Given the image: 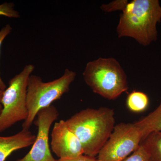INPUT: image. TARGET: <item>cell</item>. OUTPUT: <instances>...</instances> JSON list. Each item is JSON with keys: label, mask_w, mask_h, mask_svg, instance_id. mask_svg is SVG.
<instances>
[{"label": "cell", "mask_w": 161, "mask_h": 161, "mask_svg": "<svg viewBox=\"0 0 161 161\" xmlns=\"http://www.w3.org/2000/svg\"><path fill=\"white\" fill-rule=\"evenodd\" d=\"M114 110L106 107L81 110L65 122L78 137L84 154L96 157L115 126Z\"/></svg>", "instance_id": "6da1fadb"}, {"label": "cell", "mask_w": 161, "mask_h": 161, "mask_svg": "<svg viewBox=\"0 0 161 161\" xmlns=\"http://www.w3.org/2000/svg\"><path fill=\"white\" fill-rule=\"evenodd\" d=\"M122 12L117 27L119 38H133L145 46L156 41L157 24L161 21L158 0H133Z\"/></svg>", "instance_id": "7a4b0ae2"}, {"label": "cell", "mask_w": 161, "mask_h": 161, "mask_svg": "<svg viewBox=\"0 0 161 161\" xmlns=\"http://www.w3.org/2000/svg\"><path fill=\"white\" fill-rule=\"evenodd\" d=\"M84 79L94 93L113 100L128 90L126 75L113 58H99L87 64Z\"/></svg>", "instance_id": "3957f363"}, {"label": "cell", "mask_w": 161, "mask_h": 161, "mask_svg": "<svg viewBox=\"0 0 161 161\" xmlns=\"http://www.w3.org/2000/svg\"><path fill=\"white\" fill-rule=\"evenodd\" d=\"M76 77V73L68 69L60 78L48 82H44L37 75H31L26 98L28 117L22 125L23 130H29L39 111L51 105L53 102L68 92Z\"/></svg>", "instance_id": "277c9868"}, {"label": "cell", "mask_w": 161, "mask_h": 161, "mask_svg": "<svg viewBox=\"0 0 161 161\" xmlns=\"http://www.w3.org/2000/svg\"><path fill=\"white\" fill-rule=\"evenodd\" d=\"M35 69L34 65L27 64L9 80L8 86L3 92L0 115V133L28 117L26 98L28 79Z\"/></svg>", "instance_id": "5b68a950"}, {"label": "cell", "mask_w": 161, "mask_h": 161, "mask_svg": "<svg viewBox=\"0 0 161 161\" xmlns=\"http://www.w3.org/2000/svg\"><path fill=\"white\" fill-rule=\"evenodd\" d=\"M142 133L135 123L115 125L98 156V161H122L138 149Z\"/></svg>", "instance_id": "8992f818"}, {"label": "cell", "mask_w": 161, "mask_h": 161, "mask_svg": "<svg viewBox=\"0 0 161 161\" xmlns=\"http://www.w3.org/2000/svg\"><path fill=\"white\" fill-rule=\"evenodd\" d=\"M59 115L57 108L52 105L39 111L37 118L34 121L38 127L36 140L29 153L15 161H57L50 149L49 134L52 124L58 119Z\"/></svg>", "instance_id": "52a82bcc"}, {"label": "cell", "mask_w": 161, "mask_h": 161, "mask_svg": "<svg viewBox=\"0 0 161 161\" xmlns=\"http://www.w3.org/2000/svg\"><path fill=\"white\" fill-rule=\"evenodd\" d=\"M51 147L52 151L60 159L74 158L84 154L80 141L65 120H60L54 125Z\"/></svg>", "instance_id": "ba28073f"}, {"label": "cell", "mask_w": 161, "mask_h": 161, "mask_svg": "<svg viewBox=\"0 0 161 161\" xmlns=\"http://www.w3.org/2000/svg\"><path fill=\"white\" fill-rule=\"evenodd\" d=\"M36 136L29 130L22 129L14 135L0 136V161H5L15 151L31 146L36 140Z\"/></svg>", "instance_id": "9c48e42d"}, {"label": "cell", "mask_w": 161, "mask_h": 161, "mask_svg": "<svg viewBox=\"0 0 161 161\" xmlns=\"http://www.w3.org/2000/svg\"><path fill=\"white\" fill-rule=\"evenodd\" d=\"M135 124L142 131V139L151 132H161V100L156 109Z\"/></svg>", "instance_id": "30bf717a"}, {"label": "cell", "mask_w": 161, "mask_h": 161, "mask_svg": "<svg viewBox=\"0 0 161 161\" xmlns=\"http://www.w3.org/2000/svg\"><path fill=\"white\" fill-rule=\"evenodd\" d=\"M151 161H161V132H151L141 141Z\"/></svg>", "instance_id": "8fae6325"}, {"label": "cell", "mask_w": 161, "mask_h": 161, "mask_svg": "<svg viewBox=\"0 0 161 161\" xmlns=\"http://www.w3.org/2000/svg\"><path fill=\"white\" fill-rule=\"evenodd\" d=\"M126 104L130 111L139 113L143 112L148 108L149 99L144 92L133 91L128 95Z\"/></svg>", "instance_id": "7c38bea8"}, {"label": "cell", "mask_w": 161, "mask_h": 161, "mask_svg": "<svg viewBox=\"0 0 161 161\" xmlns=\"http://www.w3.org/2000/svg\"><path fill=\"white\" fill-rule=\"evenodd\" d=\"M0 16L14 19L20 17L19 12L14 9V4L7 2L0 5Z\"/></svg>", "instance_id": "4fadbf2b"}, {"label": "cell", "mask_w": 161, "mask_h": 161, "mask_svg": "<svg viewBox=\"0 0 161 161\" xmlns=\"http://www.w3.org/2000/svg\"><path fill=\"white\" fill-rule=\"evenodd\" d=\"M122 161H151V160L144 147L140 145L132 155Z\"/></svg>", "instance_id": "5bb4252c"}, {"label": "cell", "mask_w": 161, "mask_h": 161, "mask_svg": "<svg viewBox=\"0 0 161 161\" xmlns=\"http://www.w3.org/2000/svg\"><path fill=\"white\" fill-rule=\"evenodd\" d=\"M128 3L129 2L127 0H117L113 1L107 5H102L100 8L106 12H111L116 10L123 11L125 8Z\"/></svg>", "instance_id": "9a60e30c"}, {"label": "cell", "mask_w": 161, "mask_h": 161, "mask_svg": "<svg viewBox=\"0 0 161 161\" xmlns=\"http://www.w3.org/2000/svg\"><path fill=\"white\" fill-rule=\"evenodd\" d=\"M12 30V28L9 24H6V26L0 30V56H1V47H2V44L6 37L10 34ZM6 88L7 87H6V85L1 78V73H0V90L4 91L6 90Z\"/></svg>", "instance_id": "2e32d148"}, {"label": "cell", "mask_w": 161, "mask_h": 161, "mask_svg": "<svg viewBox=\"0 0 161 161\" xmlns=\"http://www.w3.org/2000/svg\"><path fill=\"white\" fill-rule=\"evenodd\" d=\"M57 161H98L96 157H92L83 154L77 157L70 158L60 159L57 160Z\"/></svg>", "instance_id": "e0dca14e"}, {"label": "cell", "mask_w": 161, "mask_h": 161, "mask_svg": "<svg viewBox=\"0 0 161 161\" xmlns=\"http://www.w3.org/2000/svg\"><path fill=\"white\" fill-rule=\"evenodd\" d=\"M3 92L4 91L0 90V115L2 113V111H3V107L2 104V99L3 98Z\"/></svg>", "instance_id": "ac0fdd59"}]
</instances>
